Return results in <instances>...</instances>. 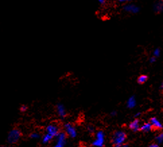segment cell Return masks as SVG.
I'll list each match as a JSON object with an SVG mask.
<instances>
[{
    "label": "cell",
    "instance_id": "cell-1",
    "mask_svg": "<svg viewBox=\"0 0 163 147\" xmlns=\"http://www.w3.org/2000/svg\"><path fill=\"white\" fill-rule=\"evenodd\" d=\"M127 138V135L124 132L117 131L114 132L112 138V142L115 147H120Z\"/></svg>",
    "mask_w": 163,
    "mask_h": 147
},
{
    "label": "cell",
    "instance_id": "cell-2",
    "mask_svg": "<svg viewBox=\"0 0 163 147\" xmlns=\"http://www.w3.org/2000/svg\"><path fill=\"white\" fill-rule=\"evenodd\" d=\"M22 136V133L20 130L18 128H14L11 131H9L8 135V142L9 144H14L18 142L20 138Z\"/></svg>",
    "mask_w": 163,
    "mask_h": 147
},
{
    "label": "cell",
    "instance_id": "cell-3",
    "mask_svg": "<svg viewBox=\"0 0 163 147\" xmlns=\"http://www.w3.org/2000/svg\"><path fill=\"white\" fill-rule=\"evenodd\" d=\"M104 136H105V135H104L103 132L99 131V132L97 133V134H96L97 138H96V140H95L93 142V145L99 147L103 146L104 141H105V140H104Z\"/></svg>",
    "mask_w": 163,
    "mask_h": 147
},
{
    "label": "cell",
    "instance_id": "cell-4",
    "mask_svg": "<svg viewBox=\"0 0 163 147\" xmlns=\"http://www.w3.org/2000/svg\"><path fill=\"white\" fill-rule=\"evenodd\" d=\"M123 10L131 14H137L140 12V8L134 4H126L123 6Z\"/></svg>",
    "mask_w": 163,
    "mask_h": 147
},
{
    "label": "cell",
    "instance_id": "cell-5",
    "mask_svg": "<svg viewBox=\"0 0 163 147\" xmlns=\"http://www.w3.org/2000/svg\"><path fill=\"white\" fill-rule=\"evenodd\" d=\"M57 136H58L57 142V144L55 145V147H63L65 142H66V134L64 132H60L58 134V135H57Z\"/></svg>",
    "mask_w": 163,
    "mask_h": 147
},
{
    "label": "cell",
    "instance_id": "cell-6",
    "mask_svg": "<svg viewBox=\"0 0 163 147\" xmlns=\"http://www.w3.org/2000/svg\"><path fill=\"white\" fill-rule=\"evenodd\" d=\"M47 134H50L53 137L57 136L59 133L60 132L58 127L55 125H49L47 128Z\"/></svg>",
    "mask_w": 163,
    "mask_h": 147
},
{
    "label": "cell",
    "instance_id": "cell-7",
    "mask_svg": "<svg viewBox=\"0 0 163 147\" xmlns=\"http://www.w3.org/2000/svg\"><path fill=\"white\" fill-rule=\"evenodd\" d=\"M65 128H66V134L70 136L71 137H75L76 136V131L74 127L72 125H71L70 123H67L65 125Z\"/></svg>",
    "mask_w": 163,
    "mask_h": 147
},
{
    "label": "cell",
    "instance_id": "cell-8",
    "mask_svg": "<svg viewBox=\"0 0 163 147\" xmlns=\"http://www.w3.org/2000/svg\"><path fill=\"white\" fill-rule=\"evenodd\" d=\"M150 122V123L151 126H152V129H154V130H160V129L162 128V126L161 123L156 117H152Z\"/></svg>",
    "mask_w": 163,
    "mask_h": 147
},
{
    "label": "cell",
    "instance_id": "cell-9",
    "mask_svg": "<svg viewBox=\"0 0 163 147\" xmlns=\"http://www.w3.org/2000/svg\"><path fill=\"white\" fill-rule=\"evenodd\" d=\"M129 128L131 130H132L133 131L136 132L140 130V124H139V120L138 119H135L134 121H133L132 122H131L129 123Z\"/></svg>",
    "mask_w": 163,
    "mask_h": 147
},
{
    "label": "cell",
    "instance_id": "cell-10",
    "mask_svg": "<svg viewBox=\"0 0 163 147\" xmlns=\"http://www.w3.org/2000/svg\"><path fill=\"white\" fill-rule=\"evenodd\" d=\"M163 9V4L162 1H159V2L156 3L155 6H154V11L158 14H160L162 12Z\"/></svg>",
    "mask_w": 163,
    "mask_h": 147
},
{
    "label": "cell",
    "instance_id": "cell-11",
    "mask_svg": "<svg viewBox=\"0 0 163 147\" xmlns=\"http://www.w3.org/2000/svg\"><path fill=\"white\" fill-rule=\"evenodd\" d=\"M57 112L59 114V116L61 117H65L66 116V110H65V108L63 107V105L59 104L57 105Z\"/></svg>",
    "mask_w": 163,
    "mask_h": 147
},
{
    "label": "cell",
    "instance_id": "cell-12",
    "mask_svg": "<svg viewBox=\"0 0 163 147\" xmlns=\"http://www.w3.org/2000/svg\"><path fill=\"white\" fill-rule=\"evenodd\" d=\"M140 130H142V132H149L151 130H152V126H151L150 122L145 123L144 125L142 126L141 128H140Z\"/></svg>",
    "mask_w": 163,
    "mask_h": 147
},
{
    "label": "cell",
    "instance_id": "cell-13",
    "mask_svg": "<svg viewBox=\"0 0 163 147\" xmlns=\"http://www.w3.org/2000/svg\"><path fill=\"white\" fill-rule=\"evenodd\" d=\"M135 104H136V101L135 97L133 96H131L127 101V107L129 108H133V107L135 106Z\"/></svg>",
    "mask_w": 163,
    "mask_h": 147
},
{
    "label": "cell",
    "instance_id": "cell-14",
    "mask_svg": "<svg viewBox=\"0 0 163 147\" xmlns=\"http://www.w3.org/2000/svg\"><path fill=\"white\" fill-rule=\"evenodd\" d=\"M148 79V76H146V75H141V76H140L138 78V80H137V81H138V84H144V83H146V82H147Z\"/></svg>",
    "mask_w": 163,
    "mask_h": 147
},
{
    "label": "cell",
    "instance_id": "cell-15",
    "mask_svg": "<svg viewBox=\"0 0 163 147\" xmlns=\"http://www.w3.org/2000/svg\"><path fill=\"white\" fill-rule=\"evenodd\" d=\"M52 138H53V136H51L49 134H47L45 135L43 138H42V141H43L44 143H47V142H49Z\"/></svg>",
    "mask_w": 163,
    "mask_h": 147
},
{
    "label": "cell",
    "instance_id": "cell-16",
    "mask_svg": "<svg viewBox=\"0 0 163 147\" xmlns=\"http://www.w3.org/2000/svg\"><path fill=\"white\" fill-rule=\"evenodd\" d=\"M160 49H159V48H157V49H156L155 50H154V56L155 57H159V56H160Z\"/></svg>",
    "mask_w": 163,
    "mask_h": 147
},
{
    "label": "cell",
    "instance_id": "cell-17",
    "mask_svg": "<svg viewBox=\"0 0 163 147\" xmlns=\"http://www.w3.org/2000/svg\"><path fill=\"white\" fill-rule=\"evenodd\" d=\"M156 140H158V142H159V143H161V142H162V140H163V134H162V133H161L160 134H159V136H157Z\"/></svg>",
    "mask_w": 163,
    "mask_h": 147
},
{
    "label": "cell",
    "instance_id": "cell-18",
    "mask_svg": "<svg viewBox=\"0 0 163 147\" xmlns=\"http://www.w3.org/2000/svg\"><path fill=\"white\" fill-rule=\"evenodd\" d=\"M27 109H28L27 106H26L24 105H22V106L20 107V111H22V112H25V111L27 110Z\"/></svg>",
    "mask_w": 163,
    "mask_h": 147
},
{
    "label": "cell",
    "instance_id": "cell-19",
    "mask_svg": "<svg viewBox=\"0 0 163 147\" xmlns=\"http://www.w3.org/2000/svg\"><path fill=\"white\" fill-rule=\"evenodd\" d=\"M30 137L32 138H36L39 137V135L36 134V133H32V134H30Z\"/></svg>",
    "mask_w": 163,
    "mask_h": 147
},
{
    "label": "cell",
    "instance_id": "cell-20",
    "mask_svg": "<svg viewBox=\"0 0 163 147\" xmlns=\"http://www.w3.org/2000/svg\"><path fill=\"white\" fill-rule=\"evenodd\" d=\"M156 57H154H154H152L150 59V63H154V62H156Z\"/></svg>",
    "mask_w": 163,
    "mask_h": 147
},
{
    "label": "cell",
    "instance_id": "cell-21",
    "mask_svg": "<svg viewBox=\"0 0 163 147\" xmlns=\"http://www.w3.org/2000/svg\"><path fill=\"white\" fill-rule=\"evenodd\" d=\"M120 3H127V2H131L132 0H119Z\"/></svg>",
    "mask_w": 163,
    "mask_h": 147
},
{
    "label": "cell",
    "instance_id": "cell-22",
    "mask_svg": "<svg viewBox=\"0 0 163 147\" xmlns=\"http://www.w3.org/2000/svg\"><path fill=\"white\" fill-rule=\"evenodd\" d=\"M98 1H99V3H100V4H102V5L105 4V0H98Z\"/></svg>",
    "mask_w": 163,
    "mask_h": 147
},
{
    "label": "cell",
    "instance_id": "cell-23",
    "mask_svg": "<svg viewBox=\"0 0 163 147\" xmlns=\"http://www.w3.org/2000/svg\"><path fill=\"white\" fill-rule=\"evenodd\" d=\"M148 147H159V146L156 144H152L151 145H150Z\"/></svg>",
    "mask_w": 163,
    "mask_h": 147
},
{
    "label": "cell",
    "instance_id": "cell-24",
    "mask_svg": "<svg viewBox=\"0 0 163 147\" xmlns=\"http://www.w3.org/2000/svg\"><path fill=\"white\" fill-rule=\"evenodd\" d=\"M120 147H129V146L127 145V144H123L122 145H121V146H120Z\"/></svg>",
    "mask_w": 163,
    "mask_h": 147
},
{
    "label": "cell",
    "instance_id": "cell-25",
    "mask_svg": "<svg viewBox=\"0 0 163 147\" xmlns=\"http://www.w3.org/2000/svg\"><path fill=\"white\" fill-rule=\"evenodd\" d=\"M0 147H14V146H7L2 145V146H0Z\"/></svg>",
    "mask_w": 163,
    "mask_h": 147
},
{
    "label": "cell",
    "instance_id": "cell-26",
    "mask_svg": "<svg viewBox=\"0 0 163 147\" xmlns=\"http://www.w3.org/2000/svg\"><path fill=\"white\" fill-rule=\"evenodd\" d=\"M116 113V112H113V113H111V114H113V116H115V114Z\"/></svg>",
    "mask_w": 163,
    "mask_h": 147
}]
</instances>
